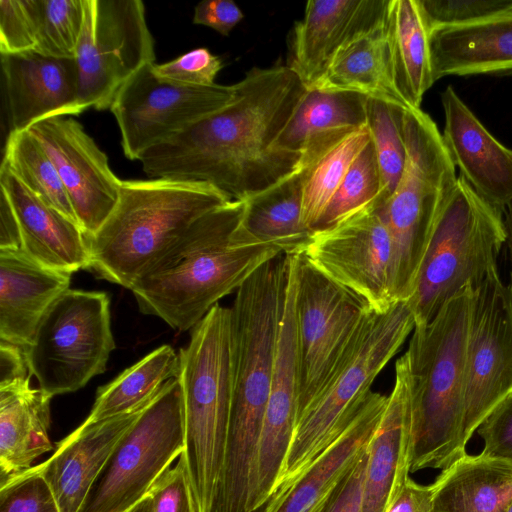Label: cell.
<instances>
[{"mask_svg":"<svg viewBox=\"0 0 512 512\" xmlns=\"http://www.w3.org/2000/svg\"><path fill=\"white\" fill-rule=\"evenodd\" d=\"M233 99L144 152L153 178L203 182L231 200H246L293 172L302 154L275 142L307 88L286 64L253 67L233 85Z\"/></svg>","mask_w":512,"mask_h":512,"instance_id":"obj_1","label":"cell"},{"mask_svg":"<svg viewBox=\"0 0 512 512\" xmlns=\"http://www.w3.org/2000/svg\"><path fill=\"white\" fill-rule=\"evenodd\" d=\"M244 211V200H231L198 218L131 288L140 312L191 330L220 299L283 254L248 232Z\"/></svg>","mask_w":512,"mask_h":512,"instance_id":"obj_2","label":"cell"},{"mask_svg":"<svg viewBox=\"0 0 512 512\" xmlns=\"http://www.w3.org/2000/svg\"><path fill=\"white\" fill-rule=\"evenodd\" d=\"M474 289L448 300L426 325L415 326L405 355L413 408L411 473L443 470L464 456L467 342Z\"/></svg>","mask_w":512,"mask_h":512,"instance_id":"obj_3","label":"cell"},{"mask_svg":"<svg viewBox=\"0 0 512 512\" xmlns=\"http://www.w3.org/2000/svg\"><path fill=\"white\" fill-rule=\"evenodd\" d=\"M229 201L203 182L122 180L114 209L87 237L88 270L131 290L198 218Z\"/></svg>","mask_w":512,"mask_h":512,"instance_id":"obj_4","label":"cell"},{"mask_svg":"<svg viewBox=\"0 0 512 512\" xmlns=\"http://www.w3.org/2000/svg\"><path fill=\"white\" fill-rule=\"evenodd\" d=\"M185 448L181 454L198 512H212L232 408L230 307L219 303L191 329L179 350Z\"/></svg>","mask_w":512,"mask_h":512,"instance_id":"obj_5","label":"cell"},{"mask_svg":"<svg viewBox=\"0 0 512 512\" xmlns=\"http://www.w3.org/2000/svg\"><path fill=\"white\" fill-rule=\"evenodd\" d=\"M414 327L408 300L395 302L386 312L366 314L336 368L300 414L273 496L287 489L344 431Z\"/></svg>","mask_w":512,"mask_h":512,"instance_id":"obj_6","label":"cell"},{"mask_svg":"<svg viewBox=\"0 0 512 512\" xmlns=\"http://www.w3.org/2000/svg\"><path fill=\"white\" fill-rule=\"evenodd\" d=\"M403 132L404 170L394 192L380 204L392 243L394 301L412 296L435 221L458 178L442 134L427 113L405 108Z\"/></svg>","mask_w":512,"mask_h":512,"instance_id":"obj_7","label":"cell"},{"mask_svg":"<svg viewBox=\"0 0 512 512\" xmlns=\"http://www.w3.org/2000/svg\"><path fill=\"white\" fill-rule=\"evenodd\" d=\"M506 241L504 212L482 199L459 175L435 221L408 299L415 326L428 324L462 290L476 289L497 267Z\"/></svg>","mask_w":512,"mask_h":512,"instance_id":"obj_8","label":"cell"},{"mask_svg":"<svg viewBox=\"0 0 512 512\" xmlns=\"http://www.w3.org/2000/svg\"><path fill=\"white\" fill-rule=\"evenodd\" d=\"M114 348L108 295L68 289L23 350L39 389L52 398L75 392L102 374Z\"/></svg>","mask_w":512,"mask_h":512,"instance_id":"obj_9","label":"cell"},{"mask_svg":"<svg viewBox=\"0 0 512 512\" xmlns=\"http://www.w3.org/2000/svg\"><path fill=\"white\" fill-rule=\"evenodd\" d=\"M184 448L183 397L175 378L123 435L79 512H128Z\"/></svg>","mask_w":512,"mask_h":512,"instance_id":"obj_10","label":"cell"},{"mask_svg":"<svg viewBox=\"0 0 512 512\" xmlns=\"http://www.w3.org/2000/svg\"><path fill=\"white\" fill-rule=\"evenodd\" d=\"M291 256L295 273L299 418L336 368L370 309L302 254Z\"/></svg>","mask_w":512,"mask_h":512,"instance_id":"obj_11","label":"cell"},{"mask_svg":"<svg viewBox=\"0 0 512 512\" xmlns=\"http://www.w3.org/2000/svg\"><path fill=\"white\" fill-rule=\"evenodd\" d=\"M154 60V40L142 1L84 0V24L75 56L84 111L110 108L123 84Z\"/></svg>","mask_w":512,"mask_h":512,"instance_id":"obj_12","label":"cell"},{"mask_svg":"<svg viewBox=\"0 0 512 512\" xmlns=\"http://www.w3.org/2000/svg\"><path fill=\"white\" fill-rule=\"evenodd\" d=\"M154 64L139 69L116 93L110 110L129 160L226 106L234 87L186 85L159 78Z\"/></svg>","mask_w":512,"mask_h":512,"instance_id":"obj_13","label":"cell"},{"mask_svg":"<svg viewBox=\"0 0 512 512\" xmlns=\"http://www.w3.org/2000/svg\"><path fill=\"white\" fill-rule=\"evenodd\" d=\"M512 394V294L497 267L474 289L467 342L463 442Z\"/></svg>","mask_w":512,"mask_h":512,"instance_id":"obj_14","label":"cell"},{"mask_svg":"<svg viewBox=\"0 0 512 512\" xmlns=\"http://www.w3.org/2000/svg\"><path fill=\"white\" fill-rule=\"evenodd\" d=\"M301 254L371 311L383 313L395 303L390 293L392 243L378 201L314 231Z\"/></svg>","mask_w":512,"mask_h":512,"instance_id":"obj_15","label":"cell"},{"mask_svg":"<svg viewBox=\"0 0 512 512\" xmlns=\"http://www.w3.org/2000/svg\"><path fill=\"white\" fill-rule=\"evenodd\" d=\"M28 130L53 161L82 231L94 235L114 209L122 182L106 154L71 118H49Z\"/></svg>","mask_w":512,"mask_h":512,"instance_id":"obj_16","label":"cell"},{"mask_svg":"<svg viewBox=\"0 0 512 512\" xmlns=\"http://www.w3.org/2000/svg\"><path fill=\"white\" fill-rule=\"evenodd\" d=\"M297 418L298 353L295 273L290 255V270L276 359L260 438L257 487L250 512L266 511L291 446Z\"/></svg>","mask_w":512,"mask_h":512,"instance_id":"obj_17","label":"cell"},{"mask_svg":"<svg viewBox=\"0 0 512 512\" xmlns=\"http://www.w3.org/2000/svg\"><path fill=\"white\" fill-rule=\"evenodd\" d=\"M389 0H311L289 35L286 65L307 89L323 77L338 52L385 20Z\"/></svg>","mask_w":512,"mask_h":512,"instance_id":"obj_18","label":"cell"},{"mask_svg":"<svg viewBox=\"0 0 512 512\" xmlns=\"http://www.w3.org/2000/svg\"><path fill=\"white\" fill-rule=\"evenodd\" d=\"M442 140L459 175L486 202L512 203V149L499 142L449 85L441 93Z\"/></svg>","mask_w":512,"mask_h":512,"instance_id":"obj_19","label":"cell"},{"mask_svg":"<svg viewBox=\"0 0 512 512\" xmlns=\"http://www.w3.org/2000/svg\"><path fill=\"white\" fill-rule=\"evenodd\" d=\"M1 65L11 130L24 131L49 118L84 112L75 59L30 51L1 55Z\"/></svg>","mask_w":512,"mask_h":512,"instance_id":"obj_20","label":"cell"},{"mask_svg":"<svg viewBox=\"0 0 512 512\" xmlns=\"http://www.w3.org/2000/svg\"><path fill=\"white\" fill-rule=\"evenodd\" d=\"M413 408L407 357L396 361L395 382L368 446L362 512H386L410 477Z\"/></svg>","mask_w":512,"mask_h":512,"instance_id":"obj_21","label":"cell"},{"mask_svg":"<svg viewBox=\"0 0 512 512\" xmlns=\"http://www.w3.org/2000/svg\"><path fill=\"white\" fill-rule=\"evenodd\" d=\"M142 410L98 422L84 421L40 464L61 512H79L119 441Z\"/></svg>","mask_w":512,"mask_h":512,"instance_id":"obj_22","label":"cell"},{"mask_svg":"<svg viewBox=\"0 0 512 512\" xmlns=\"http://www.w3.org/2000/svg\"><path fill=\"white\" fill-rule=\"evenodd\" d=\"M388 395L370 391L344 431L265 512H307L339 485L367 450L384 414Z\"/></svg>","mask_w":512,"mask_h":512,"instance_id":"obj_23","label":"cell"},{"mask_svg":"<svg viewBox=\"0 0 512 512\" xmlns=\"http://www.w3.org/2000/svg\"><path fill=\"white\" fill-rule=\"evenodd\" d=\"M0 188L18 220L24 253L56 271L73 274L88 269L87 237L77 223L47 204L2 164Z\"/></svg>","mask_w":512,"mask_h":512,"instance_id":"obj_24","label":"cell"},{"mask_svg":"<svg viewBox=\"0 0 512 512\" xmlns=\"http://www.w3.org/2000/svg\"><path fill=\"white\" fill-rule=\"evenodd\" d=\"M71 275L46 268L22 249H0V340L25 348Z\"/></svg>","mask_w":512,"mask_h":512,"instance_id":"obj_25","label":"cell"},{"mask_svg":"<svg viewBox=\"0 0 512 512\" xmlns=\"http://www.w3.org/2000/svg\"><path fill=\"white\" fill-rule=\"evenodd\" d=\"M435 82L446 76L512 74V11L431 30Z\"/></svg>","mask_w":512,"mask_h":512,"instance_id":"obj_26","label":"cell"},{"mask_svg":"<svg viewBox=\"0 0 512 512\" xmlns=\"http://www.w3.org/2000/svg\"><path fill=\"white\" fill-rule=\"evenodd\" d=\"M385 32L393 85L407 108H420L435 83L430 34L421 0H389Z\"/></svg>","mask_w":512,"mask_h":512,"instance_id":"obj_27","label":"cell"},{"mask_svg":"<svg viewBox=\"0 0 512 512\" xmlns=\"http://www.w3.org/2000/svg\"><path fill=\"white\" fill-rule=\"evenodd\" d=\"M430 485L432 512H504L512 501V462L466 453Z\"/></svg>","mask_w":512,"mask_h":512,"instance_id":"obj_28","label":"cell"},{"mask_svg":"<svg viewBox=\"0 0 512 512\" xmlns=\"http://www.w3.org/2000/svg\"><path fill=\"white\" fill-rule=\"evenodd\" d=\"M50 400L30 382L0 388V482L30 469L52 450Z\"/></svg>","mask_w":512,"mask_h":512,"instance_id":"obj_29","label":"cell"},{"mask_svg":"<svg viewBox=\"0 0 512 512\" xmlns=\"http://www.w3.org/2000/svg\"><path fill=\"white\" fill-rule=\"evenodd\" d=\"M307 161L268 189L244 200V225L259 241L277 246L285 255L301 254L313 231L302 221Z\"/></svg>","mask_w":512,"mask_h":512,"instance_id":"obj_30","label":"cell"},{"mask_svg":"<svg viewBox=\"0 0 512 512\" xmlns=\"http://www.w3.org/2000/svg\"><path fill=\"white\" fill-rule=\"evenodd\" d=\"M370 142L368 127L334 130L312 137L302 151L307 161L302 221L315 231L349 168Z\"/></svg>","mask_w":512,"mask_h":512,"instance_id":"obj_31","label":"cell"},{"mask_svg":"<svg viewBox=\"0 0 512 512\" xmlns=\"http://www.w3.org/2000/svg\"><path fill=\"white\" fill-rule=\"evenodd\" d=\"M312 88L355 92L407 108L393 85L385 20L370 33L341 49Z\"/></svg>","mask_w":512,"mask_h":512,"instance_id":"obj_32","label":"cell"},{"mask_svg":"<svg viewBox=\"0 0 512 512\" xmlns=\"http://www.w3.org/2000/svg\"><path fill=\"white\" fill-rule=\"evenodd\" d=\"M179 354L162 345L99 387L85 421L98 422L133 413L151 403L168 382L178 377Z\"/></svg>","mask_w":512,"mask_h":512,"instance_id":"obj_33","label":"cell"},{"mask_svg":"<svg viewBox=\"0 0 512 512\" xmlns=\"http://www.w3.org/2000/svg\"><path fill=\"white\" fill-rule=\"evenodd\" d=\"M368 97L349 91L307 89L275 147L302 154L315 135L334 130H356L367 126Z\"/></svg>","mask_w":512,"mask_h":512,"instance_id":"obj_34","label":"cell"},{"mask_svg":"<svg viewBox=\"0 0 512 512\" xmlns=\"http://www.w3.org/2000/svg\"><path fill=\"white\" fill-rule=\"evenodd\" d=\"M2 165L47 204L78 224L53 161L29 130L10 131Z\"/></svg>","mask_w":512,"mask_h":512,"instance_id":"obj_35","label":"cell"},{"mask_svg":"<svg viewBox=\"0 0 512 512\" xmlns=\"http://www.w3.org/2000/svg\"><path fill=\"white\" fill-rule=\"evenodd\" d=\"M404 110L405 107L379 99L369 98L367 102V127L381 178L380 204L394 192L404 170Z\"/></svg>","mask_w":512,"mask_h":512,"instance_id":"obj_36","label":"cell"},{"mask_svg":"<svg viewBox=\"0 0 512 512\" xmlns=\"http://www.w3.org/2000/svg\"><path fill=\"white\" fill-rule=\"evenodd\" d=\"M380 194L381 178L370 139L346 173L315 231L328 228L375 203Z\"/></svg>","mask_w":512,"mask_h":512,"instance_id":"obj_37","label":"cell"},{"mask_svg":"<svg viewBox=\"0 0 512 512\" xmlns=\"http://www.w3.org/2000/svg\"><path fill=\"white\" fill-rule=\"evenodd\" d=\"M38 34L34 52L75 59L84 24V0H38Z\"/></svg>","mask_w":512,"mask_h":512,"instance_id":"obj_38","label":"cell"},{"mask_svg":"<svg viewBox=\"0 0 512 512\" xmlns=\"http://www.w3.org/2000/svg\"><path fill=\"white\" fill-rule=\"evenodd\" d=\"M0 512H61L40 464L0 482Z\"/></svg>","mask_w":512,"mask_h":512,"instance_id":"obj_39","label":"cell"},{"mask_svg":"<svg viewBox=\"0 0 512 512\" xmlns=\"http://www.w3.org/2000/svg\"><path fill=\"white\" fill-rule=\"evenodd\" d=\"M38 13V0H0L1 55L35 50Z\"/></svg>","mask_w":512,"mask_h":512,"instance_id":"obj_40","label":"cell"},{"mask_svg":"<svg viewBox=\"0 0 512 512\" xmlns=\"http://www.w3.org/2000/svg\"><path fill=\"white\" fill-rule=\"evenodd\" d=\"M421 3L431 30L512 11V0H421Z\"/></svg>","mask_w":512,"mask_h":512,"instance_id":"obj_41","label":"cell"},{"mask_svg":"<svg viewBox=\"0 0 512 512\" xmlns=\"http://www.w3.org/2000/svg\"><path fill=\"white\" fill-rule=\"evenodd\" d=\"M223 67L222 60L206 48H197L178 58L154 64V73L161 79L175 83L212 86Z\"/></svg>","mask_w":512,"mask_h":512,"instance_id":"obj_42","label":"cell"},{"mask_svg":"<svg viewBox=\"0 0 512 512\" xmlns=\"http://www.w3.org/2000/svg\"><path fill=\"white\" fill-rule=\"evenodd\" d=\"M178 458L176 465L169 468L149 492L153 512H198L185 459L182 455Z\"/></svg>","mask_w":512,"mask_h":512,"instance_id":"obj_43","label":"cell"},{"mask_svg":"<svg viewBox=\"0 0 512 512\" xmlns=\"http://www.w3.org/2000/svg\"><path fill=\"white\" fill-rule=\"evenodd\" d=\"M476 433L483 440L482 453L512 462V394L486 417Z\"/></svg>","mask_w":512,"mask_h":512,"instance_id":"obj_44","label":"cell"},{"mask_svg":"<svg viewBox=\"0 0 512 512\" xmlns=\"http://www.w3.org/2000/svg\"><path fill=\"white\" fill-rule=\"evenodd\" d=\"M244 14L232 0H204L194 10L193 23L210 27L223 36L243 19Z\"/></svg>","mask_w":512,"mask_h":512,"instance_id":"obj_45","label":"cell"},{"mask_svg":"<svg viewBox=\"0 0 512 512\" xmlns=\"http://www.w3.org/2000/svg\"><path fill=\"white\" fill-rule=\"evenodd\" d=\"M368 460V448L343 480L329 512H362L363 484Z\"/></svg>","mask_w":512,"mask_h":512,"instance_id":"obj_46","label":"cell"},{"mask_svg":"<svg viewBox=\"0 0 512 512\" xmlns=\"http://www.w3.org/2000/svg\"><path fill=\"white\" fill-rule=\"evenodd\" d=\"M31 373L23 348L1 341L0 344V388L30 382Z\"/></svg>","mask_w":512,"mask_h":512,"instance_id":"obj_47","label":"cell"},{"mask_svg":"<svg viewBox=\"0 0 512 512\" xmlns=\"http://www.w3.org/2000/svg\"><path fill=\"white\" fill-rule=\"evenodd\" d=\"M386 512H432L431 485H422L411 477Z\"/></svg>","mask_w":512,"mask_h":512,"instance_id":"obj_48","label":"cell"},{"mask_svg":"<svg viewBox=\"0 0 512 512\" xmlns=\"http://www.w3.org/2000/svg\"><path fill=\"white\" fill-rule=\"evenodd\" d=\"M21 233L13 208L1 191L0 196V249H21Z\"/></svg>","mask_w":512,"mask_h":512,"instance_id":"obj_49","label":"cell"},{"mask_svg":"<svg viewBox=\"0 0 512 512\" xmlns=\"http://www.w3.org/2000/svg\"><path fill=\"white\" fill-rule=\"evenodd\" d=\"M342 482L339 485H337L334 489H332L329 493H327L307 512H329L337 497Z\"/></svg>","mask_w":512,"mask_h":512,"instance_id":"obj_50","label":"cell"},{"mask_svg":"<svg viewBox=\"0 0 512 512\" xmlns=\"http://www.w3.org/2000/svg\"><path fill=\"white\" fill-rule=\"evenodd\" d=\"M504 223L507 233V243L511 256V282L508 285L512 294V203L504 211Z\"/></svg>","mask_w":512,"mask_h":512,"instance_id":"obj_51","label":"cell"},{"mask_svg":"<svg viewBox=\"0 0 512 512\" xmlns=\"http://www.w3.org/2000/svg\"><path fill=\"white\" fill-rule=\"evenodd\" d=\"M128 512H153V503L151 496L148 494L144 499H142Z\"/></svg>","mask_w":512,"mask_h":512,"instance_id":"obj_52","label":"cell"},{"mask_svg":"<svg viewBox=\"0 0 512 512\" xmlns=\"http://www.w3.org/2000/svg\"><path fill=\"white\" fill-rule=\"evenodd\" d=\"M504 512H512V501L509 503Z\"/></svg>","mask_w":512,"mask_h":512,"instance_id":"obj_53","label":"cell"}]
</instances>
